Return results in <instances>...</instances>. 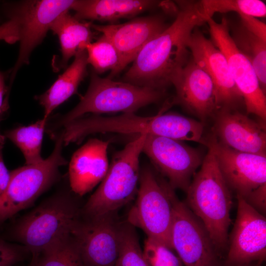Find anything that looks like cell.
<instances>
[{"label":"cell","instance_id":"obj_9","mask_svg":"<svg viewBox=\"0 0 266 266\" xmlns=\"http://www.w3.org/2000/svg\"><path fill=\"white\" fill-rule=\"evenodd\" d=\"M74 2L73 0H35L3 3L1 11L16 15L20 24L17 60L7 73L10 89L18 71L23 66L29 64L32 52L42 42L53 21L62 13L71 9Z\"/></svg>","mask_w":266,"mask_h":266},{"label":"cell","instance_id":"obj_31","mask_svg":"<svg viewBox=\"0 0 266 266\" xmlns=\"http://www.w3.org/2000/svg\"><path fill=\"white\" fill-rule=\"evenodd\" d=\"M21 257L17 248L0 240V266H13Z\"/></svg>","mask_w":266,"mask_h":266},{"label":"cell","instance_id":"obj_23","mask_svg":"<svg viewBox=\"0 0 266 266\" xmlns=\"http://www.w3.org/2000/svg\"><path fill=\"white\" fill-rule=\"evenodd\" d=\"M48 120V118L43 117L30 125L19 126L4 133L5 138L9 139L20 149L27 165L37 164L44 160L41 155V150Z\"/></svg>","mask_w":266,"mask_h":266},{"label":"cell","instance_id":"obj_33","mask_svg":"<svg viewBox=\"0 0 266 266\" xmlns=\"http://www.w3.org/2000/svg\"><path fill=\"white\" fill-rule=\"evenodd\" d=\"M6 73L0 70V121L3 115L8 108V98L10 90L5 84ZM5 138L0 133V141H5Z\"/></svg>","mask_w":266,"mask_h":266},{"label":"cell","instance_id":"obj_14","mask_svg":"<svg viewBox=\"0 0 266 266\" xmlns=\"http://www.w3.org/2000/svg\"><path fill=\"white\" fill-rule=\"evenodd\" d=\"M236 219L229 240L227 265L264 260L266 254V219L242 198L236 197Z\"/></svg>","mask_w":266,"mask_h":266},{"label":"cell","instance_id":"obj_5","mask_svg":"<svg viewBox=\"0 0 266 266\" xmlns=\"http://www.w3.org/2000/svg\"><path fill=\"white\" fill-rule=\"evenodd\" d=\"M204 144L213 151L230 191L264 215L266 209V156L241 152L220 143L212 134Z\"/></svg>","mask_w":266,"mask_h":266},{"label":"cell","instance_id":"obj_2","mask_svg":"<svg viewBox=\"0 0 266 266\" xmlns=\"http://www.w3.org/2000/svg\"><path fill=\"white\" fill-rule=\"evenodd\" d=\"M186 192L184 202L201 222L217 251L225 249L229 243L232 196L210 148Z\"/></svg>","mask_w":266,"mask_h":266},{"label":"cell","instance_id":"obj_3","mask_svg":"<svg viewBox=\"0 0 266 266\" xmlns=\"http://www.w3.org/2000/svg\"><path fill=\"white\" fill-rule=\"evenodd\" d=\"M164 95V90L101 78L94 71L88 90L79 102L69 112L58 117L48 132L62 128L88 113H134L142 107L159 101Z\"/></svg>","mask_w":266,"mask_h":266},{"label":"cell","instance_id":"obj_32","mask_svg":"<svg viewBox=\"0 0 266 266\" xmlns=\"http://www.w3.org/2000/svg\"><path fill=\"white\" fill-rule=\"evenodd\" d=\"M240 17L241 24L249 31L266 41V25L256 17L238 14Z\"/></svg>","mask_w":266,"mask_h":266},{"label":"cell","instance_id":"obj_12","mask_svg":"<svg viewBox=\"0 0 266 266\" xmlns=\"http://www.w3.org/2000/svg\"><path fill=\"white\" fill-rule=\"evenodd\" d=\"M142 152L168 179L173 189L186 192L191 179L201 165V152L181 141L146 134Z\"/></svg>","mask_w":266,"mask_h":266},{"label":"cell","instance_id":"obj_22","mask_svg":"<svg viewBox=\"0 0 266 266\" xmlns=\"http://www.w3.org/2000/svg\"><path fill=\"white\" fill-rule=\"evenodd\" d=\"M88 65L86 49L78 52L71 64L52 86L43 94L34 97L44 109L43 117L49 118L58 106L77 93L78 86L87 74Z\"/></svg>","mask_w":266,"mask_h":266},{"label":"cell","instance_id":"obj_37","mask_svg":"<svg viewBox=\"0 0 266 266\" xmlns=\"http://www.w3.org/2000/svg\"><path fill=\"white\" fill-rule=\"evenodd\" d=\"M1 9V7L0 8V10ZM3 22H1V21H0V25H1V24H2Z\"/></svg>","mask_w":266,"mask_h":266},{"label":"cell","instance_id":"obj_19","mask_svg":"<svg viewBox=\"0 0 266 266\" xmlns=\"http://www.w3.org/2000/svg\"><path fill=\"white\" fill-rule=\"evenodd\" d=\"M109 141L89 139L73 154L68 168L70 186L79 196L90 192L105 177L109 167Z\"/></svg>","mask_w":266,"mask_h":266},{"label":"cell","instance_id":"obj_29","mask_svg":"<svg viewBox=\"0 0 266 266\" xmlns=\"http://www.w3.org/2000/svg\"><path fill=\"white\" fill-rule=\"evenodd\" d=\"M171 250L161 242L147 237L143 253L149 266H183L179 257Z\"/></svg>","mask_w":266,"mask_h":266},{"label":"cell","instance_id":"obj_30","mask_svg":"<svg viewBox=\"0 0 266 266\" xmlns=\"http://www.w3.org/2000/svg\"><path fill=\"white\" fill-rule=\"evenodd\" d=\"M6 20L0 25V41L12 44L19 41L20 24L18 17L12 14L6 15Z\"/></svg>","mask_w":266,"mask_h":266},{"label":"cell","instance_id":"obj_4","mask_svg":"<svg viewBox=\"0 0 266 266\" xmlns=\"http://www.w3.org/2000/svg\"><path fill=\"white\" fill-rule=\"evenodd\" d=\"M145 136L137 135L113 156L105 177L85 205L90 218L113 214L133 200L138 191L139 157Z\"/></svg>","mask_w":266,"mask_h":266},{"label":"cell","instance_id":"obj_7","mask_svg":"<svg viewBox=\"0 0 266 266\" xmlns=\"http://www.w3.org/2000/svg\"><path fill=\"white\" fill-rule=\"evenodd\" d=\"M77 212L63 196L54 197L28 214L17 225L15 234L34 255L72 235L79 222Z\"/></svg>","mask_w":266,"mask_h":266},{"label":"cell","instance_id":"obj_27","mask_svg":"<svg viewBox=\"0 0 266 266\" xmlns=\"http://www.w3.org/2000/svg\"><path fill=\"white\" fill-rule=\"evenodd\" d=\"M206 19L216 13L235 12L254 17H265L266 6L260 0H203L200 1Z\"/></svg>","mask_w":266,"mask_h":266},{"label":"cell","instance_id":"obj_20","mask_svg":"<svg viewBox=\"0 0 266 266\" xmlns=\"http://www.w3.org/2000/svg\"><path fill=\"white\" fill-rule=\"evenodd\" d=\"M92 24L76 19L69 11L62 13L53 21L50 30L58 36L61 52V59L54 64L56 70L66 69L69 60L92 42L94 33Z\"/></svg>","mask_w":266,"mask_h":266},{"label":"cell","instance_id":"obj_11","mask_svg":"<svg viewBox=\"0 0 266 266\" xmlns=\"http://www.w3.org/2000/svg\"><path fill=\"white\" fill-rule=\"evenodd\" d=\"M211 41L224 54L234 82L241 94L247 113L266 120V97L256 71L249 60L238 49L230 33L229 22L223 17L220 23L208 18Z\"/></svg>","mask_w":266,"mask_h":266},{"label":"cell","instance_id":"obj_15","mask_svg":"<svg viewBox=\"0 0 266 266\" xmlns=\"http://www.w3.org/2000/svg\"><path fill=\"white\" fill-rule=\"evenodd\" d=\"M113 214L78 223L72 237L86 266H115L119 253V225Z\"/></svg>","mask_w":266,"mask_h":266},{"label":"cell","instance_id":"obj_26","mask_svg":"<svg viewBox=\"0 0 266 266\" xmlns=\"http://www.w3.org/2000/svg\"><path fill=\"white\" fill-rule=\"evenodd\" d=\"M88 64L93 67L94 72L102 73L111 70L108 78L112 79L119 65V56L111 42L102 35L95 42L86 47Z\"/></svg>","mask_w":266,"mask_h":266},{"label":"cell","instance_id":"obj_35","mask_svg":"<svg viewBox=\"0 0 266 266\" xmlns=\"http://www.w3.org/2000/svg\"><path fill=\"white\" fill-rule=\"evenodd\" d=\"M262 263V261H259L255 265H253L254 263H252L235 265H227V266H260V265Z\"/></svg>","mask_w":266,"mask_h":266},{"label":"cell","instance_id":"obj_21","mask_svg":"<svg viewBox=\"0 0 266 266\" xmlns=\"http://www.w3.org/2000/svg\"><path fill=\"white\" fill-rule=\"evenodd\" d=\"M157 3L149 0H75L71 9L80 20L112 22L135 16Z\"/></svg>","mask_w":266,"mask_h":266},{"label":"cell","instance_id":"obj_10","mask_svg":"<svg viewBox=\"0 0 266 266\" xmlns=\"http://www.w3.org/2000/svg\"><path fill=\"white\" fill-rule=\"evenodd\" d=\"M169 188L173 208L171 241L185 266H218L219 252L201 222Z\"/></svg>","mask_w":266,"mask_h":266},{"label":"cell","instance_id":"obj_8","mask_svg":"<svg viewBox=\"0 0 266 266\" xmlns=\"http://www.w3.org/2000/svg\"><path fill=\"white\" fill-rule=\"evenodd\" d=\"M170 185L158 178L148 167L140 171L135 203L128 215V223L141 229L147 237L172 250L171 228L173 208Z\"/></svg>","mask_w":266,"mask_h":266},{"label":"cell","instance_id":"obj_6","mask_svg":"<svg viewBox=\"0 0 266 266\" xmlns=\"http://www.w3.org/2000/svg\"><path fill=\"white\" fill-rule=\"evenodd\" d=\"M51 136L55 147L41 162L26 165L10 171L8 185L0 196V223L27 207L58 179L59 168L67 162L62 155L63 135L60 132Z\"/></svg>","mask_w":266,"mask_h":266},{"label":"cell","instance_id":"obj_24","mask_svg":"<svg viewBox=\"0 0 266 266\" xmlns=\"http://www.w3.org/2000/svg\"><path fill=\"white\" fill-rule=\"evenodd\" d=\"M231 35L238 49L251 63L266 93V41L249 31L241 23L234 26Z\"/></svg>","mask_w":266,"mask_h":266},{"label":"cell","instance_id":"obj_34","mask_svg":"<svg viewBox=\"0 0 266 266\" xmlns=\"http://www.w3.org/2000/svg\"><path fill=\"white\" fill-rule=\"evenodd\" d=\"M5 141H0V196L6 190L10 178V171L7 169L3 159L2 149Z\"/></svg>","mask_w":266,"mask_h":266},{"label":"cell","instance_id":"obj_36","mask_svg":"<svg viewBox=\"0 0 266 266\" xmlns=\"http://www.w3.org/2000/svg\"><path fill=\"white\" fill-rule=\"evenodd\" d=\"M30 266H35V265H34V261L33 260V261L30 265Z\"/></svg>","mask_w":266,"mask_h":266},{"label":"cell","instance_id":"obj_16","mask_svg":"<svg viewBox=\"0 0 266 266\" xmlns=\"http://www.w3.org/2000/svg\"><path fill=\"white\" fill-rule=\"evenodd\" d=\"M176 91L172 103L178 104L203 122L217 111L214 87L208 74L192 58L170 79Z\"/></svg>","mask_w":266,"mask_h":266},{"label":"cell","instance_id":"obj_18","mask_svg":"<svg viewBox=\"0 0 266 266\" xmlns=\"http://www.w3.org/2000/svg\"><path fill=\"white\" fill-rule=\"evenodd\" d=\"M214 116L213 134L220 143L237 151L266 156L264 122H257L238 110L220 109Z\"/></svg>","mask_w":266,"mask_h":266},{"label":"cell","instance_id":"obj_17","mask_svg":"<svg viewBox=\"0 0 266 266\" xmlns=\"http://www.w3.org/2000/svg\"><path fill=\"white\" fill-rule=\"evenodd\" d=\"M167 27L158 16L140 17L119 24H92V29L107 38L118 52L119 65L114 76L133 62L142 48Z\"/></svg>","mask_w":266,"mask_h":266},{"label":"cell","instance_id":"obj_1","mask_svg":"<svg viewBox=\"0 0 266 266\" xmlns=\"http://www.w3.org/2000/svg\"><path fill=\"white\" fill-rule=\"evenodd\" d=\"M178 3L180 9L174 21L140 51L124 75V81L164 90L174 73L188 62L191 34L206 20L200 1Z\"/></svg>","mask_w":266,"mask_h":266},{"label":"cell","instance_id":"obj_28","mask_svg":"<svg viewBox=\"0 0 266 266\" xmlns=\"http://www.w3.org/2000/svg\"><path fill=\"white\" fill-rule=\"evenodd\" d=\"M115 266H149L133 226L129 223L119 224V253Z\"/></svg>","mask_w":266,"mask_h":266},{"label":"cell","instance_id":"obj_25","mask_svg":"<svg viewBox=\"0 0 266 266\" xmlns=\"http://www.w3.org/2000/svg\"><path fill=\"white\" fill-rule=\"evenodd\" d=\"M33 258L35 266H86L72 235L61 239Z\"/></svg>","mask_w":266,"mask_h":266},{"label":"cell","instance_id":"obj_13","mask_svg":"<svg viewBox=\"0 0 266 266\" xmlns=\"http://www.w3.org/2000/svg\"><path fill=\"white\" fill-rule=\"evenodd\" d=\"M192 59L209 75L215 90L217 111L237 110L244 103L224 54L196 28L188 41Z\"/></svg>","mask_w":266,"mask_h":266}]
</instances>
